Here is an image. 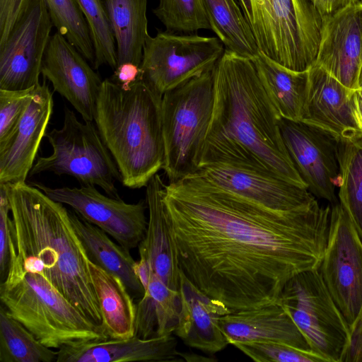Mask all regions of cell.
Segmentation results:
<instances>
[{
  "label": "cell",
  "instance_id": "cell-1",
  "mask_svg": "<svg viewBox=\"0 0 362 362\" xmlns=\"http://www.w3.org/2000/svg\"><path fill=\"white\" fill-rule=\"evenodd\" d=\"M163 201L180 271L232 311L276 302L291 279L320 265L331 207L317 201L280 213L189 176L165 185Z\"/></svg>",
  "mask_w": 362,
  "mask_h": 362
},
{
  "label": "cell",
  "instance_id": "cell-2",
  "mask_svg": "<svg viewBox=\"0 0 362 362\" xmlns=\"http://www.w3.org/2000/svg\"><path fill=\"white\" fill-rule=\"evenodd\" d=\"M280 119L252 59L225 49L214 69L213 112L199 167L240 166L308 189L285 146Z\"/></svg>",
  "mask_w": 362,
  "mask_h": 362
},
{
  "label": "cell",
  "instance_id": "cell-3",
  "mask_svg": "<svg viewBox=\"0 0 362 362\" xmlns=\"http://www.w3.org/2000/svg\"><path fill=\"white\" fill-rule=\"evenodd\" d=\"M7 191L9 265L40 274L88 319L104 327L89 258L69 209L25 182L7 184Z\"/></svg>",
  "mask_w": 362,
  "mask_h": 362
},
{
  "label": "cell",
  "instance_id": "cell-4",
  "mask_svg": "<svg viewBox=\"0 0 362 362\" xmlns=\"http://www.w3.org/2000/svg\"><path fill=\"white\" fill-rule=\"evenodd\" d=\"M162 96L142 77L127 86L103 81L94 121L127 187H146L163 168Z\"/></svg>",
  "mask_w": 362,
  "mask_h": 362
},
{
  "label": "cell",
  "instance_id": "cell-5",
  "mask_svg": "<svg viewBox=\"0 0 362 362\" xmlns=\"http://www.w3.org/2000/svg\"><path fill=\"white\" fill-rule=\"evenodd\" d=\"M0 299L11 317L49 348L110 338L43 276L19 266H8Z\"/></svg>",
  "mask_w": 362,
  "mask_h": 362
},
{
  "label": "cell",
  "instance_id": "cell-6",
  "mask_svg": "<svg viewBox=\"0 0 362 362\" xmlns=\"http://www.w3.org/2000/svg\"><path fill=\"white\" fill-rule=\"evenodd\" d=\"M259 52L295 71L315 63L322 18L309 0H237Z\"/></svg>",
  "mask_w": 362,
  "mask_h": 362
},
{
  "label": "cell",
  "instance_id": "cell-7",
  "mask_svg": "<svg viewBox=\"0 0 362 362\" xmlns=\"http://www.w3.org/2000/svg\"><path fill=\"white\" fill-rule=\"evenodd\" d=\"M213 106L214 70L163 95V169L169 183L176 182L198 169Z\"/></svg>",
  "mask_w": 362,
  "mask_h": 362
},
{
  "label": "cell",
  "instance_id": "cell-8",
  "mask_svg": "<svg viewBox=\"0 0 362 362\" xmlns=\"http://www.w3.org/2000/svg\"><path fill=\"white\" fill-rule=\"evenodd\" d=\"M52 153L39 157L29 176L42 173L66 175L81 185L100 187L110 197L120 198L115 182H122L119 168L93 122H80L64 109L63 126L46 133Z\"/></svg>",
  "mask_w": 362,
  "mask_h": 362
},
{
  "label": "cell",
  "instance_id": "cell-9",
  "mask_svg": "<svg viewBox=\"0 0 362 362\" xmlns=\"http://www.w3.org/2000/svg\"><path fill=\"white\" fill-rule=\"evenodd\" d=\"M277 302L315 353L326 362H341L349 344V325L318 269L305 271L291 279Z\"/></svg>",
  "mask_w": 362,
  "mask_h": 362
},
{
  "label": "cell",
  "instance_id": "cell-10",
  "mask_svg": "<svg viewBox=\"0 0 362 362\" xmlns=\"http://www.w3.org/2000/svg\"><path fill=\"white\" fill-rule=\"evenodd\" d=\"M225 49L217 37L158 31L144 45L141 77L163 95L214 70Z\"/></svg>",
  "mask_w": 362,
  "mask_h": 362
},
{
  "label": "cell",
  "instance_id": "cell-11",
  "mask_svg": "<svg viewBox=\"0 0 362 362\" xmlns=\"http://www.w3.org/2000/svg\"><path fill=\"white\" fill-rule=\"evenodd\" d=\"M318 271L350 326L362 305V240L339 202L331 207L328 238Z\"/></svg>",
  "mask_w": 362,
  "mask_h": 362
},
{
  "label": "cell",
  "instance_id": "cell-12",
  "mask_svg": "<svg viewBox=\"0 0 362 362\" xmlns=\"http://www.w3.org/2000/svg\"><path fill=\"white\" fill-rule=\"evenodd\" d=\"M33 185L54 201L70 206L129 250L138 247L146 236L148 221L144 200L126 203L120 198L103 194L90 185L78 187H50L39 183Z\"/></svg>",
  "mask_w": 362,
  "mask_h": 362
},
{
  "label": "cell",
  "instance_id": "cell-13",
  "mask_svg": "<svg viewBox=\"0 0 362 362\" xmlns=\"http://www.w3.org/2000/svg\"><path fill=\"white\" fill-rule=\"evenodd\" d=\"M279 127L285 146L308 189L332 204L338 203L341 170L337 155L339 138L315 125L284 118Z\"/></svg>",
  "mask_w": 362,
  "mask_h": 362
},
{
  "label": "cell",
  "instance_id": "cell-14",
  "mask_svg": "<svg viewBox=\"0 0 362 362\" xmlns=\"http://www.w3.org/2000/svg\"><path fill=\"white\" fill-rule=\"evenodd\" d=\"M197 181L280 213L307 209L316 202L306 188L273 175L236 165L211 163L187 175Z\"/></svg>",
  "mask_w": 362,
  "mask_h": 362
},
{
  "label": "cell",
  "instance_id": "cell-15",
  "mask_svg": "<svg viewBox=\"0 0 362 362\" xmlns=\"http://www.w3.org/2000/svg\"><path fill=\"white\" fill-rule=\"evenodd\" d=\"M54 26L45 0H33L0 47V89L35 88Z\"/></svg>",
  "mask_w": 362,
  "mask_h": 362
},
{
  "label": "cell",
  "instance_id": "cell-16",
  "mask_svg": "<svg viewBox=\"0 0 362 362\" xmlns=\"http://www.w3.org/2000/svg\"><path fill=\"white\" fill-rule=\"evenodd\" d=\"M87 59L58 31L52 35L41 66V74L65 98L83 121L93 122L103 83Z\"/></svg>",
  "mask_w": 362,
  "mask_h": 362
},
{
  "label": "cell",
  "instance_id": "cell-17",
  "mask_svg": "<svg viewBox=\"0 0 362 362\" xmlns=\"http://www.w3.org/2000/svg\"><path fill=\"white\" fill-rule=\"evenodd\" d=\"M315 64L357 90L362 65V1L322 17Z\"/></svg>",
  "mask_w": 362,
  "mask_h": 362
},
{
  "label": "cell",
  "instance_id": "cell-18",
  "mask_svg": "<svg viewBox=\"0 0 362 362\" xmlns=\"http://www.w3.org/2000/svg\"><path fill=\"white\" fill-rule=\"evenodd\" d=\"M306 102L300 121L324 129L340 139L362 136V117L356 90L314 64L309 69Z\"/></svg>",
  "mask_w": 362,
  "mask_h": 362
},
{
  "label": "cell",
  "instance_id": "cell-19",
  "mask_svg": "<svg viewBox=\"0 0 362 362\" xmlns=\"http://www.w3.org/2000/svg\"><path fill=\"white\" fill-rule=\"evenodd\" d=\"M53 98L44 81L35 89L18 124L0 144V183L25 182L52 117Z\"/></svg>",
  "mask_w": 362,
  "mask_h": 362
},
{
  "label": "cell",
  "instance_id": "cell-20",
  "mask_svg": "<svg viewBox=\"0 0 362 362\" xmlns=\"http://www.w3.org/2000/svg\"><path fill=\"white\" fill-rule=\"evenodd\" d=\"M182 307L174 334L187 346L214 354L229 344L219 318L230 310L223 303L197 288L180 271Z\"/></svg>",
  "mask_w": 362,
  "mask_h": 362
},
{
  "label": "cell",
  "instance_id": "cell-21",
  "mask_svg": "<svg viewBox=\"0 0 362 362\" xmlns=\"http://www.w3.org/2000/svg\"><path fill=\"white\" fill-rule=\"evenodd\" d=\"M218 322L230 344L274 341L313 351L291 316L277 301L255 308L230 311L221 316Z\"/></svg>",
  "mask_w": 362,
  "mask_h": 362
},
{
  "label": "cell",
  "instance_id": "cell-22",
  "mask_svg": "<svg viewBox=\"0 0 362 362\" xmlns=\"http://www.w3.org/2000/svg\"><path fill=\"white\" fill-rule=\"evenodd\" d=\"M57 362L182 361L172 334L76 343L61 347Z\"/></svg>",
  "mask_w": 362,
  "mask_h": 362
},
{
  "label": "cell",
  "instance_id": "cell-23",
  "mask_svg": "<svg viewBox=\"0 0 362 362\" xmlns=\"http://www.w3.org/2000/svg\"><path fill=\"white\" fill-rule=\"evenodd\" d=\"M165 187L158 173L146 186L148 226L139 252L147 259L153 274L168 287L179 291L180 268L163 201Z\"/></svg>",
  "mask_w": 362,
  "mask_h": 362
},
{
  "label": "cell",
  "instance_id": "cell-24",
  "mask_svg": "<svg viewBox=\"0 0 362 362\" xmlns=\"http://www.w3.org/2000/svg\"><path fill=\"white\" fill-rule=\"evenodd\" d=\"M259 81L281 118L300 121L309 83V72L288 69L264 54L252 59Z\"/></svg>",
  "mask_w": 362,
  "mask_h": 362
},
{
  "label": "cell",
  "instance_id": "cell-25",
  "mask_svg": "<svg viewBox=\"0 0 362 362\" xmlns=\"http://www.w3.org/2000/svg\"><path fill=\"white\" fill-rule=\"evenodd\" d=\"M74 230L88 257L95 264L120 278L129 291L143 296L144 287L136 274V264L130 250L113 242L104 230L87 221L73 209H69Z\"/></svg>",
  "mask_w": 362,
  "mask_h": 362
},
{
  "label": "cell",
  "instance_id": "cell-26",
  "mask_svg": "<svg viewBox=\"0 0 362 362\" xmlns=\"http://www.w3.org/2000/svg\"><path fill=\"white\" fill-rule=\"evenodd\" d=\"M90 277L99 302L103 326L110 338L127 339L135 334L136 305L118 276L88 260Z\"/></svg>",
  "mask_w": 362,
  "mask_h": 362
},
{
  "label": "cell",
  "instance_id": "cell-27",
  "mask_svg": "<svg viewBox=\"0 0 362 362\" xmlns=\"http://www.w3.org/2000/svg\"><path fill=\"white\" fill-rule=\"evenodd\" d=\"M182 303L180 291L168 287L152 272L136 305L134 335L148 339L174 333Z\"/></svg>",
  "mask_w": 362,
  "mask_h": 362
},
{
  "label": "cell",
  "instance_id": "cell-28",
  "mask_svg": "<svg viewBox=\"0 0 362 362\" xmlns=\"http://www.w3.org/2000/svg\"><path fill=\"white\" fill-rule=\"evenodd\" d=\"M105 2L115 40L118 65L129 62L140 66L144 47L149 36L146 16L148 0H105Z\"/></svg>",
  "mask_w": 362,
  "mask_h": 362
},
{
  "label": "cell",
  "instance_id": "cell-29",
  "mask_svg": "<svg viewBox=\"0 0 362 362\" xmlns=\"http://www.w3.org/2000/svg\"><path fill=\"white\" fill-rule=\"evenodd\" d=\"M211 31L226 49L253 59L259 51L237 0H202Z\"/></svg>",
  "mask_w": 362,
  "mask_h": 362
},
{
  "label": "cell",
  "instance_id": "cell-30",
  "mask_svg": "<svg viewBox=\"0 0 362 362\" xmlns=\"http://www.w3.org/2000/svg\"><path fill=\"white\" fill-rule=\"evenodd\" d=\"M337 155L341 170L339 203L362 240V136L339 138Z\"/></svg>",
  "mask_w": 362,
  "mask_h": 362
},
{
  "label": "cell",
  "instance_id": "cell-31",
  "mask_svg": "<svg viewBox=\"0 0 362 362\" xmlns=\"http://www.w3.org/2000/svg\"><path fill=\"white\" fill-rule=\"evenodd\" d=\"M57 355L1 305V362H57Z\"/></svg>",
  "mask_w": 362,
  "mask_h": 362
},
{
  "label": "cell",
  "instance_id": "cell-32",
  "mask_svg": "<svg viewBox=\"0 0 362 362\" xmlns=\"http://www.w3.org/2000/svg\"><path fill=\"white\" fill-rule=\"evenodd\" d=\"M89 28L94 52V69L117 67L116 43L107 14L105 0H76Z\"/></svg>",
  "mask_w": 362,
  "mask_h": 362
},
{
  "label": "cell",
  "instance_id": "cell-33",
  "mask_svg": "<svg viewBox=\"0 0 362 362\" xmlns=\"http://www.w3.org/2000/svg\"><path fill=\"white\" fill-rule=\"evenodd\" d=\"M54 26L93 66L95 52L85 18L76 0H45Z\"/></svg>",
  "mask_w": 362,
  "mask_h": 362
},
{
  "label": "cell",
  "instance_id": "cell-34",
  "mask_svg": "<svg viewBox=\"0 0 362 362\" xmlns=\"http://www.w3.org/2000/svg\"><path fill=\"white\" fill-rule=\"evenodd\" d=\"M153 12L169 32L189 34L211 30L202 0H159Z\"/></svg>",
  "mask_w": 362,
  "mask_h": 362
},
{
  "label": "cell",
  "instance_id": "cell-35",
  "mask_svg": "<svg viewBox=\"0 0 362 362\" xmlns=\"http://www.w3.org/2000/svg\"><path fill=\"white\" fill-rule=\"evenodd\" d=\"M235 346L257 362H326L313 351L274 341L235 342Z\"/></svg>",
  "mask_w": 362,
  "mask_h": 362
},
{
  "label": "cell",
  "instance_id": "cell-36",
  "mask_svg": "<svg viewBox=\"0 0 362 362\" xmlns=\"http://www.w3.org/2000/svg\"><path fill=\"white\" fill-rule=\"evenodd\" d=\"M35 88L20 90L0 89V144L13 132L32 100Z\"/></svg>",
  "mask_w": 362,
  "mask_h": 362
},
{
  "label": "cell",
  "instance_id": "cell-37",
  "mask_svg": "<svg viewBox=\"0 0 362 362\" xmlns=\"http://www.w3.org/2000/svg\"><path fill=\"white\" fill-rule=\"evenodd\" d=\"M9 212L7 184L0 183V283L6 277L10 262Z\"/></svg>",
  "mask_w": 362,
  "mask_h": 362
},
{
  "label": "cell",
  "instance_id": "cell-38",
  "mask_svg": "<svg viewBox=\"0 0 362 362\" xmlns=\"http://www.w3.org/2000/svg\"><path fill=\"white\" fill-rule=\"evenodd\" d=\"M33 0H0V47L25 13Z\"/></svg>",
  "mask_w": 362,
  "mask_h": 362
},
{
  "label": "cell",
  "instance_id": "cell-39",
  "mask_svg": "<svg viewBox=\"0 0 362 362\" xmlns=\"http://www.w3.org/2000/svg\"><path fill=\"white\" fill-rule=\"evenodd\" d=\"M349 344L341 362H362V305L354 322L349 326Z\"/></svg>",
  "mask_w": 362,
  "mask_h": 362
},
{
  "label": "cell",
  "instance_id": "cell-40",
  "mask_svg": "<svg viewBox=\"0 0 362 362\" xmlns=\"http://www.w3.org/2000/svg\"><path fill=\"white\" fill-rule=\"evenodd\" d=\"M141 78L140 66L127 62L117 66L116 69L114 70V74L110 79L122 86H127Z\"/></svg>",
  "mask_w": 362,
  "mask_h": 362
},
{
  "label": "cell",
  "instance_id": "cell-41",
  "mask_svg": "<svg viewBox=\"0 0 362 362\" xmlns=\"http://www.w3.org/2000/svg\"><path fill=\"white\" fill-rule=\"evenodd\" d=\"M321 18L341 8L361 2V0H309Z\"/></svg>",
  "mask_w": 362,
  "mask_h": 362
},
{
  "label": "cell",
  "instance_id": "cell-42",
  "mask_svg": "<svg viewBox=\"0 0 362 362\" xmlns=\"http://www.w3.org/2000/svg\"><path fill=\"white\" fill-rule=\"evenodd\" d=\"M180 356L183 361L189 362L214 361L212 358H207L194 353L180 352Z\"/></svg>",
  "mask_w": 362,
  "mask_h": 362
},
{
  "label": "cell",
  "instance_id": "cell-43",
  "mask_svg": "<svg viewBox=\"0 0 362 362\" xmlns=\"http://www.w3.org/2000/svg\"><path fill=\"white\" fill-rule=\"evenodd\" d=\"M356 99L360 114L362 117V88L356 90Z\"/></svg>",
  "mask_w": 362,
  "mask_h": 362
},
{
  "label": "cell",
  "instance_id": "cell-44",
  "mask_svg": "<svg viewBox=\"0 0 362 362\" xmlns=\"http://www.w3.org/2000/svg\"><path fill=\"white\" fill-rule=\"evenodd\" d=\"M358 85V88H362V65L361 66V69H360V72H359Z\"/></svg>",
  "mask_w": 362,
  "mask_h": 362
}]
</instances>
